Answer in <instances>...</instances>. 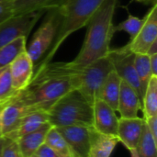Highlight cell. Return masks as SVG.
I'll use <instances>...</instances> for the list:
<instances>
[{
	"label": "cell",
	"instance_id": "6da1fadb",
	"mask_svg": "<svg viewBox=\"0 0 157 157\" xmlns=\"http://www.w3.org/2000/svg\"><path fill=\"white\" fill-rule=\"evenodd\" d=\"M76 90L75 68L70 63H52L35 69L29 85L17 98L30 111L50 109L67 93Z\"/></svg>",
	"mask_w": 157,
	"mask_h": 157
},
{
	"label": "cell",
	"instance_id": "7a4b0ae2",
	"mask_svg": "<svg viewBox=\"0 0 157 157\" xmlns=\"http://www.w3.org/2000/svg\"><path fill=\"white\" fill-rule=\"evenodd\" d=\"M119 0H104L89 19L83 46L77 56L70 62L75 68H82L110 52L115 33L113 17Z\"/></svg>",
	"mask_w": 157,
	"mask_h": 157
},
{
	"label": "cell",
	"instance_id": "3957f363",
	"mask_svg": "<svg viewBox=\"0 0 157 157\" xmlns=\"http://www.w3.org/2000/svg\"><path fill=\"white\" fill-rule=\"evenodd\" d=\"M104 0H63L57 7L61 13V23L53 42L34 70L52 62L64 40L74 32L86 26L89 19Z\"/></svg>",
	"mask_w": 157,
	"mask_h": 157
},
{
	"label": "cell",
	"instance_id": "277c9868",
	"mask_svg": "<svg viewBox=\"0 0 157 157\" xmlns=\"http://www.w3.org/2000/svg\"><path fill=\"white\" fill-rule=\"evenodd\" d=\"M49 123L55 127L93 126V106L77 90L60 98L48 111Z\"/></svg>",
	"mask_w": 157,
	"mask_h": 157
},
{
	"label": "cell",
	"instance_id": "5b68a950",
	"mask_svg": "<svg viewBox=\"0 0 157 157\" xmlns=\"http://www.w3.org/2000/svg\"><path fill=\"white\" fill-rule=\"evenodd\" d=\"M112 70H114V66L109 55L82 68H75L76 90L93 106V103L99 99L104 82Z\"/></svg>",
	"mask_w": 157,
	"mask_h": 157
},
{
	"label": "cell",
	"instance_id": "8992f818",
	"mask_svg": "<svg viewBox=\"0 0 157 157\" xmlns=\"http://www.w3.org/2000/svg\"><path fill=\"white\" fill-rule=\"evenodd\" d=\"M47 14L38 30L33 34L32 40L27 49V52L32 60L34 66L43 58L51 48L61 23L59 8L47 9Z\"/></svg>",
	"mask_w": 157,
	"mask_h": 157
},
{
	"label": "cell",
	"instance_id": "52a82bcc",
	"mask_svg": "<svg viewBox=\"0 0 157 157\" xmlns=\"http://www.w3.org/2000/svg\"><path fill=\"white\" fill-rule=\"evenodd\" d=\"M46 10L14 16L0 25V49L19 37L29 35L31 29Z\"/></svg>",
	"mask_w": 157,
	"mask_h": 157
},
{
	"label": "cell",
	"instance_id": "ba28073f",
	"mask_svg": "<svg viewBox=\"0 0 157 157\" xmlns=\"http://www.w3.org/2000/svg\"><path fill=\"white\" fill-rule=\"evenodd\" d=\"M114 70L120 75L121 80L128 83L138 94L141 102H143L144 92L142 88L135 66H134V53H132L122 47L111 49L109 52Z\"/></svg>",
	"mask_w": 157,
	"mask_h": 157
},
{
	"label": "cell",
	"instance_id": "9c48e42d",
	"mask_svg": "<svg viewBox=\"0 0 157 157\" xmlns=\"http://www.w3.org/2000/svg\"><path fill=\"white\" fill-rule=\"evenodd\" d=\"M144 21L137 35L122 46V48L132 53L146 54L148 49L157 40V4L153 6L144 17Z\"/></svg>",
	"mask_w": 157,
	"mask_h": 157
},
{
	"label": "cell",
	"instance_id": "30bf717a",
	"mask_svg": "<svg viewBox=\"0 0 157 157\" xmlns=\"http://www.w3.org/2000/svg\"><path fill=\"white\" fill-rule=\"evenodd\" d=\"M56 129L69 144L75 157H87L93 127L66 126Z\"/></svg>",
	"mask_w": 157,
	"mask_h": 157
},
{
	"label": "cell",
	"instance_id": "8fae6325",
	"mask_svg": "<svg viewBox=\"0 0 157 157\" xmlns=\"http://www.w3.org/2000/svg\"><path fill=\"white\" fill-rule=\"evenodd\" d=\"M119 118L107 103L97 99L93 103V129L102 134L116 136Z\"/></svg>",
	"mask_w": 157,
	"mask_h": 157
},
{
	"label": "cell",
	"instance_id": "7c38bea8",
	"mask_svg": "<svg viewBox=\"0 0 157 157\" xmlns=\"http://www.w3.org/2000/svg\"><path fill=\"white\" fill-rule=\"evenodd\" d=\"M12 87L16 91L25 89L30 83L34 74V63L27 52H20L8 65Z\"/></svg>",
	"mask_w": 157,
	"mask_h": 157
},
{
	"label": "cell",
	"instance_id": "4fadbf2b",
	"mask_svg": "<svg viewBox=\"0 0 157 157\" xmlns=\"http://www.w3.org/2000/svg\"><path fill=\"white\" fill-rule=\"evenodd\" d=\"M144 125V118H120L117 131V138L119 142L123 144L128 150L136 149Z\"/></svg>",
	"mask_w": 157,
	"mask_h": 157
},
{
	"label": "cell",
	"instance_id": "5bb4252c",
	"mask_svg": "<svg viewBox=\"0 0 157 157\" xmlns=\"http://www.w3.org/2000/svg\"><path fill=\"white\" fill-rule=\"evenodd\" d=\"M17 96L0 110V130L3 137L13 132L21 119L30 112V110L17 98Z\"/></svg>",
	"mask_w": 157,
	"mask_h": 157
},
{
	"label": "cell",
	"instance_id": "9a60e30c",
	"mask_svg": "<svg viewBox=\"0 0 157 157\" xmlns=\"http://www.w3.org/2000/svg\"><path fill=\"white\" fill-rule=\"evenodd\" d=\"M142 109V102L137 92L128 83L121 80L118 103V112L121 114V118H138Z\"/></svg>",
	"mask_w": 157,
	"mask_h": 157
},
{
	"label": "cell",
	"instance_id": "2e32d148",
	"mask_svg": "<svg viewBox=\"0 0 157 157\" xmlns=\"http://www.w3.org/2000/svg\"><path fill=\"white\" fill-rule=\"evenodd\" d=\"M47 122H49L48 112L42 110L30 111L21 119L18 125L13 132L4 137L17 141L20 137L37 131Z\"/></svg>",
	"mask_w": 157,
	"mask_h": 157
},
{
	"label": "cell",
	"instance_id": "e0dca14e",
	"mask_svg": "<svg viewBox=\"0 0 157 157\" xmlns=\"http://www.w3.org/2000/svg\"><path fill=\"white\" fill-rule=\"evenodd\" d=\"M118 143L116 136L102 134L93 129L87 157H110Z\"/></svg>",
	"mask_w": 157,
	"mask_h": 157
},
{
	"label": "cell",
	"instance_id": "ac0fdd59",
	"mask_svg": "<svg viewBox=\"0 0 157 157\" xmlns=\"http://www.w3.org/2000/svg\"><path fill=\"white\" fill-rule=\"evenodd\" d=\"M52 125L47 122L40 129L20 137L17 142L23 157H30L32 154L45 143L46 135Z\"/></svg>",
	"mask_w": 157,
	"mask_h": 157
},
{
	"label": "cell",
	"instance_id": "d6986e66",
	"mask_svg": "<svg viewBox=\"0 0 157 157\" xmlns=\"http://www.w3.org/2000/svg\"><path fill=\"white\" fill-rule=\"evenodd\" d=\"M121 78L115 70H112L107 76L102 86L99 99L107 103L114 111H118Z\"/></svg>",
	"mask_w": 157,
	"mask_h": 157
},
{
	"label": "cell",
	"instance_id": "ffe728a7",
	"mask_svg": "<svg viewBox=\"0 0 157 157\" xmlns=\"http://www.w3.org/2000/svg\"><path fill=\"white\" fill-rule=\"evenodd\" d=\"M63 0H12L15 16L47 10L58 6Z\"/></svg>",
	"mask_w": 157,
	"mask_h": 157
},
{
	"label": "cell",
	"instance_id": "44dd1931",
	"mask_svg": "<svg viewBox=\"0 0 157 157\" xmlns=\"http://www.w3.org/2000/svg\"><path fill=\"white\" fill-rule=\"evenodd\" d=\"M142 107L144 119L157 115V75H152L147 84Z\"/></svg>",
	"mask_w": 157,
	"mask_h": 157
},
{
	"label": "cell",
	"instance_id": "7402d4cb",
	"mask_svg": "<svg viewBox=\"0 0 157 157\" xmlns=\"http://www.w3.org/2000/svg\"><path fill=\"white\" fill-rule=\"evenodd\" d=\"M27 50V38L19 37L0 49V69L7 67L15 58Z\"/></svg>",
	"mask_w": 157,
	"mask_h": 157
},
{
	"label": "cell",
	"instance_id": "603a6c76",
	"mask_svg": "<svg viewBox=\"0 0 157 157\" xmlns=\"http://www.w3.org/2000/svg\"><path fill=\"white\" fill-rule=\"evenodd\" d=\"M45 144H48L59 157H75L67 142L53 126L51 127L46 135Z\"/></svg>",
	"mask_w": 157,
	"mask_h": 157
},
{
	"label": "cell",
	"instance_id": "cb8c5ba5",
	"mask_svg": "<svg viewBox=\"0 0 157 157\" xmlns=\"http://www.w3.org/2000/svg\"><path fill=\"white\" fill-rule=\"evenodd\" d=\"M136 151L140 157H157V140L149 131L145 121Z\"/></svg>",
	"mask_w": 157,
	"mask_h": 157
},
{
	"label": "cell",
	"instance_id": "d4e9b609",
	"mask_svg": "<svg viewBox=\"0 0 157 157\" xmlns=\"http://www.w3.org/2000/svg\"><path fill=\"white\" fill-rule=\"evenodd\" d=\"M18 92L12 87L9 68L7 66L0 73V109L11 102Z\"/></svg>",
	"mask_w": 157,
	"mask_h": 157
},
{
	"label": "cell",
	"instance_id": "484cf974",
	"mask_svg": "<svg viewBox=\"0 0 157 157\" xmlns=\"http://www.w3.org/2000/svg\"><path fill=\"white\" fill-rule=\"evenodd\" d=\"M133 61H134V66H135L142 88L144 92L147 86V84L151 76L153 75L151 67H150V58L147 54L136 53L134 54Z\"/></svg>",
	"mask_w": 157,
	"mask_h": 157
},
{
	"label": "cell",
	"instance_id": "4316f807",
	"mask_svg": "<svg viewBox=\"0 0 157 157\" xmlns=\"http://www.w3.org/2000/svg\"><path fill=\"white\" fill-rule=\"evenodd\" d=\"M144 18H139L137 17H134L132 15H129L128 18L124 21L121 22L117 26L114 27L115 32L116 31H125L131 36V40L133 39L137 33L139 32L140 29L142 28L144 24Z\"/></svg>",
	"mask_w": 157,
	"mask_h": 157
},
{
	"label": "cell",
	"instance_id": "83f0119b",
	"mask_svg": "<svg viewBox=\"0 0 157 157\" xmlns=\"http://www.w3.org/2000/svg\"><path fill=\"white\" fill-rule=\"evenodd\" d=\"M1 157H23L17 142L4 137V144L1 150Z\"/></svg>",
	"mask_w": 157,
	"mask_h": 157
},
{
	"label": "cell",
	"instance_id": "f1b7e54d",
	"mask_svg": "<svg viewBox=\"0 0 157 157\" xmlns=\"http://www.w3.org/2000/svg\"><path fill=\"white\" fill-rule=\"evenodd\" d=\"M14 16L12 0H0V25Z\"/></svg>",
	"mask_w": 157,
	"mask_h": 157
},
{
	"label": "cell",
	"instance_id": "f546056e",
	"mask_svg": "<svg viewBox=\"0 0 157 157\" xmlns=\"http://www.w3.org/2000/svg\"><path fill=\"white\" fill-rule=\"evenodd\" d=\"M30 157H59L56 153L45 143L40 145Z\"/></svg>",
	"mask_w": 157,
	"mask_h": 157
},
{
	"label": "cell",
	"instance_id": "4dcf8cb0",
	"mask_svg": "<svg viewBox=\"0 0 157 157\" xmlns=\"http://www.w3.org/2000/svg\"><path fill=\"white\" fill-rule=\"evenodd\" d=\"M144 121H145V124L147 125L149 131L151 132V133L153 134L155 139L157 140V115L150 117V118H146V119H144Z\"/></svg>",
	"mask_w": 157,
	"mask_h": 157
},
{
	"label": "cell",
	"instance_id": "1f68e13d",
	"mask_svg": "<svg viewBox=\"0 0 157 157\" xmlns=\"http://www.w3.org/2000/svg\"><path fill=\"white\" fill-rule=\"evenodd\" d=\"M150 58V67L153 75H157V54L149 56Z\"/></svg>",
	"mask_w": 157,
	"mask_h": 157
},
{
	"label": "cell",
	"instance_id": "d6a6232c",
	"mask_svg": "<svg viewBox=\"0 0 157 157\" xmlns=\"http://www.w3.org/2000/svg\"><path fill=\"white\" fill-rule=\"evenodd\" d=\"M146 54L148 56H152V55H155V54H157V40L155 41H154L152 43V45L150 46V48L148 49Z\"/></svg>",
	"mask_w": 157,
	"mask_h": 157
},
{
	"label": "cell",
	"instance_id": "836d02e7",
	"mask_svg": "<svg viewBox=\"0 0 157 157\" xmlns=\"http://www.w3.org/2000/svg\"><path fill=\"white\" fill-rule=\"evenodd\" d=\"M130 151V154H131V156L132 157H140L136 149H132V150H129Z\"/></svg>",
	"mask_w": 157,
	"mask_h": 157
},
{
	"label": "cell",
	"instance_id": "e575fe53",
	"mask_svg": "<svg viewBox=\"0 0 157 157\" xmlns=\"http://www.w3.org/2000/svg\"><path fill=\"white\" fill-rule=\"evenodd\" d=\"M136 1H138V2H141V3H144V4H146V5H148V4H151V3H155L156 2V0H136Z\"/></svg>",
	"mask_w": 157,
	"mask_h": 157
},
{
	"label": "cell",
	"instance_id": "d590c367",
	"mask_svg": "<svg viewBox=\"0 0 157 157\" xmlns=\"http://www.w3.org/2000/svg\"><path fill=\"white\" fill-rule=\"evenodd\" d=\"M3 144H4V137H2V138L0 139V157H1V150H2Z\"/></svg>",
	"mask_w": 157,
	"mask_h": 157
},
{
	"label": "cell",
	"instance_id": "8d00e7d4",
	"mask_svg": "<svg viewBox=\"0 0 157 157\" xmlns=\"http://www.w3.org/2000/svg\"><path fill=\"white\" fill-rule=\"evenodd\" d=\"M2 137H3V136H2V133H1V130H0V139H1Z\"/></svg>",
	"mask_w": 157,
	"mask_h": 157
},
{
	"label": "cell",
	"instance_id": "74e56055",
	"mask_svg": "<svg viewBox=\"0 0 157 157\" xmlns=\"http://www.w3.org/2000/svg\"><path fill=\"white\" fill-rule=\"evenodd\" d=\"M4 69H5V68H3V69H0V73H1V72H2V71L4 70Z\"/></svg>",
	"mask_w": 157,
	"mask_h": 157
},
{
	"label": "cell",
	"instance_id": "f35d334b",
	"mask_svg": "<svg viewBox=\"0 0 157 157\" xmlns=\"http://www.w3.org/2000/svg\"><path fill=\"white\" fill-rule=\"evenodd\" d=\"M0 110H1V109H0Z\"/></svg>",
	"mask_w": 157,
	"mask_h": 157
}]
</instances>
